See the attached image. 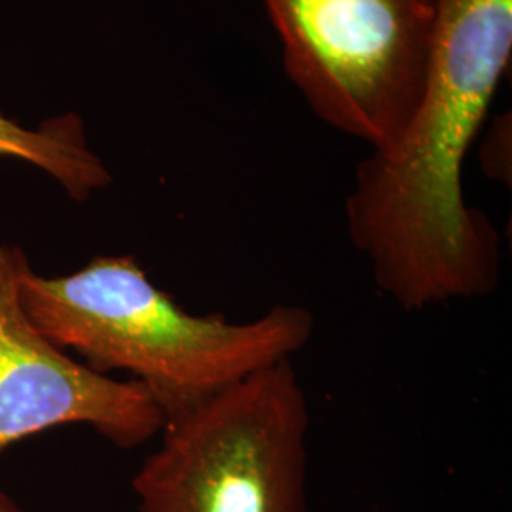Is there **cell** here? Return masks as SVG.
Masks as SVG:
<instances>
[{"label":"cell","mask_w":512,"mask_h":512,"mask_svg":"<svg viewBox=\"0 0 512 512\" xmlns=\"http://www.w3.org/2000/svg\"><path fill=\"white\" fill-rule=\"evenodd\" d=\"M27 264L19 247L0 245V454L74 423L126 450L160 435L164 412L143 385L95 372L35 329L19 300Z\"/></svg>","instance_id":"cell-5"},{"label":"cell","mask_w":512,"mask_h":512,"mask_svg":"<svg viewBox=\"0 0 512 512\" xmlns=\"http://www.w3.org/2000/svg\"><path fill=\"white\" fill-rule=\"evenodd\" d=\"M0 158H18L54 177L67 194L84 202L109 186L105 164L88 147L84 124L76 114H63L29 129L0 114Z\"/></svg>","instance_id":"cell-6"},{"label":"cell","mask_w":512,"mask_h":512,"mask_svg":"<svg viewBox=\"0 0 512 512\" xmlns=\"http://www.w3.org/2000/svg\"><path fill=\"white\" fill-rule=\"evenodd\" d=\"M0 512H25L18 503L0 488Z\"/></svg>","instance_id":"cell-8"},{"label":"cell","mask_w":512,"mask_h":512,"mask_svg":"<svg viewBox=\"0 0 512 512\" xmlns=\"http://www.w3.org/2000/svg\"><path fill=\"white\" fill-rule=\"evenodd\" d=\"M283 63L313 112L387 152L418 109L439 0H262Z\"/></svg>","instance_id":"cell-4"},{"label":"cell","mask_w":512,"mask_h":512,"mask_svg":"<svg viewBox=\"0 0 512 512\" xmlns=\"http://www.w3.org/2000/svg\"><path fill=\"white\" fill-rule=\"evenodd\" d=\"M19 300L52 344L99 374L128 372L177 416L239 380L291 361L313 336L310 310L275 304L247 323L194 315L156 287L133 256H95L73 274L46 277L27 264Z\"/></svg>","instance_id":"cell-2"},{"label":"cell","mask_w":512,"mask_h":512,"mask_svg":"<svg viewBox=\"0 0 512 512\" xmlns=\"http://www.w3.org/2000/svg\"><path fill=\"white\" fill-rule=\"evenodd\" d=\"M310 406L291 361L165 418L133 476L139 512H310Z\"/></svg>","instance_id":"cell-3"},{"label":"cell","mask_w":512,"mask_h":512,"mask_svg":"<svg viewBox=\"0 0 512 512\" xmlns=\"http://www.w3.org/2000/svg\"><path fill=\"white\" fill-rule=\"evenodd\" d=\"M512 0H439L433 54L403 139L372 152L346 202L376 287L420 311L495 293L501 239L467 205L463 165L511 61Z\"/></svg>","instance_id":"cell-1"},{"label":"cell","mask_w":512,"mask_h":512,"mask_svg":"<svg viewBox=\"0 0 512 512\" xmlns=\"http://www.w3.org/2000/svg\"><path fill=\"white\" fill-rule=\"evenodd\" d=\"M509 129L505 133V122H497L492 135L484 145V169L488 175L509 183L511 179V162L505 160V141H509Z\"/></svg>","instance_id":"cell-7"}]
</instances>
